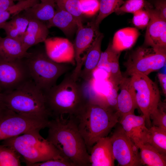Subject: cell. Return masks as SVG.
<instances>
[{"instance_id":"836d02e7","label":"cell","mask_w":166,"mask_h":166,"mask_svg":"<svg viewBox=\"0 0 166 166\" xmlns=\"http://www.w3.org/2000/svg\"><path fill=\"white\" fill-rule=\"evenodd\" d=\"M81 10L82 14L87 16L94 15L99 9V0H79Z\"/></svg>"},{"instance_id":"f35d334b","label":"cell","mask_w":166,"mask_h":166,"mask_svg":"<svg viewBox=\"0 0 166 166\" xmlns=\"http://www.w3.org/2000/svg\"><path fill=\"white\" fill-rule=\"evenodd\" d=\"M162 92L166 97V75L159 73L157 75Z\"/></svg>"},{"instance_id":"5bb4252c","label":"cell","mask_w":166,"mask_h":166,"mask_svg":"<svg viewBox=\"0 0 166 166\" xmlns=\"http://www.w3.org/2000/svg\"><path fill=\"white\" fill-rule=\"evenodd\" d=\"M48 57L58 63L75 65L73 44L68 39L56 37L47 38L44 42Z\"/></svg>"},{"instance_id":"4dcf8cb0","label":"cell","mask_w":166,"mask_h":166,"mask_svg":"<svg viewBox=\"0 0 166 166\" xmlns=\"http://www.w3.org/2000/svg\"><path fill=\"white\" fill-rule=\"evenodd\" d=\"M150 4L146 0H127L115 13L118 14L125 13L133 14Z\"/></svg>"},{"instance_id":"d6986e66","label":"cell","mask_w":166,"mask_h":166,"mask_svg":"<svg viewBox=\"0 0 166 166\" xmlns=\"http://www.w3.org/2000/svg\"><path fill=\"white\" fill-rule=\"evenodd\" d=\"M49 28L43 22L30 19L26 31L20 41L26 51L31 46L44 42L49 34Z\"/></svg>"},{"instance_id":"5b68a950","label":"cell","mask_w":166,"mask_h":166,"mask_svg":"<svg viewBox=\"0 0 166 166\" xmlns=\"http://www.w3.org/2000/svg\"><path fill=\"white\" fill-rule=\"evenodd\" d=\"M40 130H33L3 140L2 145L13 148L22 156L27 166L50 160L65 159L52 144L40 135Z\"/></svg>"},{"instance_id":"9c48e42d","label":"cell","mask_w":166,"mask_h":166,"mask_svg":"<svg viewBox=\"0 0 166 166\" xmlns=\"http://www.w3.org/2000/svg\"><path fill=\"white\" fill-rule=\"evenodd\" d=\"M166 50L139 47L129 55L124 65L126 68V76L138 73L148 75L158 70L166 64Z\"/></svg>"},{"instance_id":"1f68e13d","label":"cell","mask_w":166,"mask_h":166,"mask_svg":"<svg viewBox=\"0 0 166 166\" xmlns=\"http://www.w3.org/2000/svg\"><path fill=\"white\" fill-rule=\"evenodd\" d=\"M150 118L152 121V125L166 131V103L160 101L157 108L150 115Z\"/></svg>"},{"instance_id":"8d00e7d4","label":"cell","mask_w":166,"mask_h":166,"mask_svg":"<svg viewBox=\"0 0 166 166\" xmlns=\"http://www.w3.org/2000/svg\"><path fill=\"white\" fill-rule=\"evenodd\" d=\"M31 166H73V165L66 160L62 159L47 160L34 164Z\"/></svg>"},{"instance_id":"d590c367","label":"cell","mask_w":166,"mask_h":166,"mask_svg":"<svg viewBox=\"0 0 166 166\" xmlns=\"http://www.w3.org/2000/svg\"><path fill=\"white\" fill-rule=\"evenodd\" d=\"M110 84L111 85L110 90L104 97V103L106 106L117 110V97L119 86Z\"/></svg>"},{"instance_id":"d6a6232c","label":"cell","mask_w":166,"mask_h":166,"mask_svg":"<svg viewBox=\"0 0 166 166\" xmlns=\"http://www.w3.org/2000/svg\"><path fill=\"white\" fill-rule=\"evenodd\" d=\"M120 53L121 52L117 51L113 48L112 42H110L106 49L104 52H102L96 69H103L109 73V62L116 55Z\"/></svg>"},{"instance_id":"60d3db41","label":"cell","mask_w":166,"mask_h":166,"mask_svg":"<svg viewBox=\"0 0 166 166\" xmlns=\"http://www.w3.org/2000/svg\"><path fill=\"white\" fill-rule=\"evenodd\" d=\"M4 106L1 101H0V109Z\"/></svg>"},{"instance_id":"6da1fadb","label":"cell","mask_w":166,"mask_h":166,"mask_svg":"<svg viewBox=\"0 0 166 166\" xmlns=\"http://www.w3.org/2000/svg\"><path fill=\"white\" fill-rule=\"evenodd\" d=\"M46 139L73 166H90V154L80 133L76 117L69 115L49 120Z\"/></svg>"},{"instance_id":"f546056e","label":"cell","mask_w":166,"mask_h":166,"mask_svg":"<svg viewBox=\"0 0 166 166\" xmlns=\"http://www.w3.org/2000/svg\"><path fill=\"white\" fill-rule=\"evenodd\" d=\"M120 54L121 53H119L116 55L109 64L108 81L111 84L118 86L123 77L120 69L119 61Z\"/></svg>"},{"instance_id":"7bdbcfd3","label":"cell","mask_w":166,"mask_h":166,"mask_svg":"<svg viewBox=\"0 0 166 166\" xmlns=\"http://www.w3.org/2000/svg\"><path fill=\"white\" fill-rule=\"evenodd\" d=\"M2 93V90H1V89L0 88V95Z\"/></svg>"},{"instance_id":"44dd1931","label":"cell","mask_w":166,"mask_h":166,"mask_svg":"<svg viewBox=\"0 0 166 166\" xmlns=\"http://www.w3.org/2000/svg\"><path fill=\"white\" fill-rule=\"evenodd\" d=\"M56 10L53 17L47 22L48 28L57 27L67 37L72 36L77 31L78 25L75 18L63 10L56 7Z\"/></svg>"},{"instance_id":"ab89813d","label":"cell","mask_w":166,"mask_h":166,"mask_svg":"<svg viewBox=\"0 0 166 166\" xmlns=\"http://www.w3.org/2000/svg\"><path fill=\"white\" fill-rule=\"evenodd\" d=\"M14 4V1L12 0H0V12L6 10Z\"/></svg>"},{"instance_id":"7a4b0ae2","label":"cell","mask_w":166,"mask_h":166,"mask_svg":"<svg viewBox=\"0 0 166 166\" xmlns=\"http://www.w3.org/2000/svg\"><path fill=\"white\" fill-rule=\"evenodd\" d=\"M75 117L78 130L89 154L96 142L108 136L112 128L119 123L120 115L117 110L88 97Z\"/></svg>"},{"instance_id":"603a6c76","label":"cell","mask_w":166,"mask_h":166,"mask_svg":"<svg viewBox=\"0 0 166 166\" xmlns=\"http://www.w3.org/2000/svg\"><path fill=\"white\" fill-rule=\"evenodd\" d=\"M140 33L136 28L127 27L121 29L115 34L112 46L115 50L121 52L131 48L137 40Z\"/></svg>"},{"instance_id":"cb8c5ba5","label":"cell","mask_w":166,"mask_h":166,"mask_svg":"<svg viewBox=\"0 0 166 166\" xmlns=\"http://www.w3.org/2000/svg\"><path fill=\"white\" fill-rule=\"evenodd\" d=\"M30 19L23 14H19L14 16L9 21L6 22L2 27L6 36L20 41L26 30Z\"/></svg>"},{"instance_id":"8fae6325","label":"cell","mask_w":166,"mask_h":166,"mask_svg":"<svg viewBox=\"0 0 166 166\" xmlns=\"http://www.w3.org/2000/svg\"><path fill=\"white\" fill-rule=\"evenodd\" d=\"M25 58L11 61L0 59V88L2 93L13 90L31 79Z\"/></svg>"},{"instance_id":"52a82bcc","label":"cell","mask_w":166,"mask_h":166,"mask_svg":"<svg viewBox=\"0 0 166 166\" xmlns=\"http://www.w3.org/2000/svg\"><path fill=\"white\" fill-rule=\"evenodd\" d=\"M49 120L18 114L4 106L0 109V141L47 127Z\"/></svg>"},{"instance_id":"2e32d148","label":"cell","mask_w":166,"mask_h":166,"mask_svg":"<svg viewBox=\"0 0 166 166\" xmlns=\"http://www.w3.org/2000/svg\"><path fill=\"white\" fill-rule=\"evenodd\" d=\"M103 37V34L101 33L82 57V61L84 67L81 71L79 77L85 82L90 81L93 78V73L96 69L102 53L101 44Z\"/></svg>"},{"instance_id":"7c38bea8","label":"cell","mask_w":166,"mask_h":166,"mask_svg":"<svg viewBox=\"0 0 166 166\" xmlns=\"http://www.w3.org/2000/svg\"><path fill=\"white\" fill-rule=\"evenodd\" d=\"M95 25L94 20L85 26L78 27L73 44L76 67L70 73L71 77L77 81L83 65L82 55L86 52L94 41L101 33Z\"/></svg>"},{"instance_id":"b9f144b4","label":"cell","mask_w":166,"mask_h":166,"mask_svg":"<svg viewBox=\"0 0 166 166\" xmlns=\"http://www.w3.org/2000/svg\"><path fill=\"white\" fill-rule=\"evenodd\" d=\"M12 0L13 1H19L24 0Z\"/></svg>"},{"instance_id":"3957f363","label":"cell","mask_w":166,"mask_h":166,"mask_svg":"<svg viewBox=\"0 0 166 166\" xmlns=\"http://www.w3.org/2000/svg\"><path fill=\"white\" fill-rule=\"evenodd\" d=\"M77 81L69 74L59 85L43 93L50 116L54 118L65 114L76 116L79 113L88 98Z\"/></svg>"},{"instance_id":"484cf974","label":"cell","mask_w":166,"mask_h":166,"mask_svg":"<svg viewBox=\"0 0 166 166\" xmlns=\"http://www.w3.org/2000/svg\"><path fill=\"white\" fill-rule=\"evenodd\" d=\"M142 143H147L166 156V131L152 125L148 128Z\"/></svg>"},{"instance_id":"4fadbf2b","label":"cell","mask_w":166,"mask_h":166,"mask_svg":"<svg viewBox=\"0 0 166 166\" xmlns=\"http://www.w3.org/2000/svg\"><path fill=\"white\" fill-rule=\"evenodd\" d=\"M145 8L149 11L150 18L146 27L144 46L166 50V21L160 17L151 4Z\"/></svg>"},{"instance_id":"4316f807","label":"cell","mask_w":166,"mask_h":166,"mask_svg":"<svg viewBox=\"0 0 166 166\" xmlns=\"http://www.w3.org/2000/svg\"><path fill=\"white\" fill-rule=\"evenodd\" d=\"M98 14L94 20L95 25L99 28L102 21L107 17L117 10L124 3V0H99Z\"/></svg>"},{"instance_id":"f1b7e54d","label":"cell","mask_w":166,"mask_h":166,"mask_svg":"<svg viewBox=\"0 0 166 166\" xmlns=\"http://www.w3.org/2000/svg\"><path fill=\"white\" fill-rule=\"evenodd\" d=\"M21 165L20 155L13 148L0 144V166Z\"/></svg>"},{"instance_id":"8992f818","label":"cell","mask_w":166,"mask_h":166,"mask_svg":"<svg viewBox=\"0 0 166 166\" xmlns=\"http://www.w3.org/2000/svg\"><path fill=\"white\" fill-rule=\"evenodd\" d=\"M25 59L31 78L43 93L56 85L58 78L71 68L70 63L53 61L45 51L30 53Z\"/></svg>"},{"instance_id":"ac0fdd59","label":"cell","mask_w":166,"mask_h":166,"mask_svg":"<svg viewBox=\"0 0 166 166\" xmlns=\"http://www.w3.org/2000/svg\"><path fill=\"white\" fill-rule=\"evenodd\" d=\"M119 89L120 92L117 97V110L120 117L127 114L134 113L135 110L138 107L130 77H123Z\"/></svg>"},{"instance_id":"7402d4cb","label":"cell","mask_w":166,"mask_h":166,"mask_svg":"<svg viewBox=\"0 0 166 166\" xmlns=\"http://www.w3.org/2000/svg\"><path fill=\"white\" fill-rule=\"evenodd\" d=\"M55 7V0H46L25 9L23 14L29 19L48 22L54 16Z\"/></svg>"},{"instance_id":"74e56055","label":"cell","mask_w":166,"mask_h":166,"mask_svg":"<svg viewBox=\"0 0 166 166\" xmlns=\"http://www.w3.org/2000/svg\"><path fill=\"white\" fill-rule=\"evenodd\" d=\"M153 4L155 10L161 18L166 21V0H154Z\"/></svg>"},{"instance_id":"ba28073f","label":"cell","mask_w":166,"mask_h":166,"mask_svg":"<svg viewBox=\"0 0 166 166\" xmlns=\"http://www.w3.org/2000/svg\"><path fill=\"white\" fill-rule=\"evenodd\" d=\"M130 76L137 106L145 117L146 124L149 128L152 126L150 115L161 101L159 88L148 75L135 73Z\"/></svg>"},{"instance_id":"30bf717a","label":"cell","mask_w":166,"mask_h":166,"mask_svg":"<svg viewBox=\"0 0 166 166\" xmlns=\"http://www.w3.org/2000/svg\"><path fill=\"white\" fill-rule=\"evenodd\" d=\"M115 160L121 166L143 165L139 149L128 136L120 125L109 137Z\"/></svg>"},{"instance_id":"e0dca14e","label":"cell","mask_w":166,"mask_h":166,"mask_svg":"<svg viewBox=\"0 0 166 166\" xmlns=\"http://www.w3.org/2000/svg\"><path fill=\"white\" fill-rule=\"evenodd\" d=\"M90 166H114L115 160L109 137L99 139L89 153Z\"/></svg>"},{"instance_id":"9a60e30c","label":"cell","mask_w":166,"mask_h":166,"mask_svg":"<svg viewBox=\"0 0 166 166\" xmlns=\"http://www.w3.org/2000/svg\"><path fill=\"white\" fill-rule=\"evenodd\" d=\"M128 136L137 145L142 142L148 130L146 119L143 115L130 113L121 117L119 122Z\"/></svg>"},{"instance_id":"e575fe53","label":"cell","mask_w":166,"mask_h":166,"mask_svg":"<svg viewBox=\"0 0 166 166\" xmlns=\"http://www.w3.org/2000/svg\"><path fill=\"white\" fill-rule=\"evenodd\" d=\"M133 15L132 22L136 27L143 29L147 27L150 18L147 9L144 8L135 12Z\"/></svg>"},{"instance_id":"ee69618b","label":"cell","mask_w":166,"mask_h":166,"mask_svg":"<svg viewBox=\"0 0 166 166\" xmlns=\"http://www.w3.org/2000/svg\"><path fill=\"white\" fill-rule=\"evenodd\" d=\"M41 2L44 1L46 0H40Z\"/></svg>"},{"instance_id":"d4e9b609","label":"cell","mask_w":166,"mask_h":166,"mask_svg":"<svg viewBox=\"0 0 166 166\" xmlns=\"http://www.w3.org/2000/svg\"><path fill=\"white\" fill-rule=\"evenodd\" d=\"M143 165L148 166H165L166 156L164 155L147 143L141 142L137 145Z\"/></svg>"},{"instance_id":"277c9868","label":"cell","mask_w":166,"mask_h":166,"mask_svg":"<svg viewBox=\"0 0 166 166\" xmlns=\"http://www.w3.org/2000/svg\"><path fill=\"white\" fill-rule=\"evenodd\" d=\"M0 101L19 114L49 119L44 93L31 79L16 88L2 93Z\"/></svg>"},{"instance_id":"ffe728a7","label":"cell","mask_w":166,"mask_h":166,"mask_svg":"<svg viewBox=\"0 0 166 166\" xmlns=\"http://www.w3.org/2000/svg\"><path fill=\"white\" fill-rule=\"evenodd\" d=\"M30 54L25 50L19 40L0 36V59L13 61L27 57Z\"/></svg>"},{"instance_id":"83f0119b","label":"cell","mask_w":166,"mask_h":166,"mask_svg":"<svg viewBox=\"0 0 166 166\" xmlns=\"http://www.w3.org/2000/svg\"><path fill=\"white\" fill-rule=\"evenodd\" d=\"M55 0L56 7L66 11L72 15L77 22L78 27L83 25V14L80 9L79 0Z\"/></svg>"}]
</instances>
